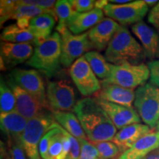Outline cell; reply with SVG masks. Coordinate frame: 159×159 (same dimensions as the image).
Listing matches in <instances>:
<instances>
[{"label": "cell", "instance_id": "6da1fadb", "mask_svg": "<svg viewBox=\"0 0 159 159\" xmlns=\"http://www.w3.org/2000/svg\"><path fill=\"white\" fill-rule=\"evenodd\" d=\"M73 111L89 141L92 143L113 141L117 129L97 99L85 97L80 99Z\"/></svg>", "mask_w": 159, "mask_h": 159}, {"label": "cell", "instance_id": "7a4b0ae2", "mask_svg": "<svg viewBox=\"0 0 159 159\" xmlns=\"http://www.w3.org/2000/svg\"><path fill=\"white\" fill-rule=\"evenodd\" d=\"M105 58L111 64L120 65L129 63L137 64L144 59L142 46L126 27H120L105 50Z\"/></svg>", "mask_w": 159, "mask_h": 159}, {"label": "cell", "instance_id": "3957f363", "mask_svg": "<svg viewBox=\"0 0 159 159\" xmlns=\"http://www.w3.org/2000/svg\"><path fill=\"white\" fill-rule=\"evenodd\" d=\"M61 56V35L57 32H55L43 42L35 45L34 53L27 64L51 77L60 69Z\"/></svg>", "mask_w": 159, "mask_h": 159}, {"label": "cell", "instance_id": "277c9868", "mask_svg": "<svg viewBox=\"0 0 159 159\" xmlns=\"http://www.w3.org/2000/svg\"><path fill=\"white\" fill-rule=\"evenodd\" d=\"M57 124L52 114L48 112L28 120L20 143L27 158L41 159L39 153V143L43 135L55 128Z\"/></svg>", "mask_w": 159, "mask_h": 159}, {"label": "cell", "instance_id": "5b68a950", "mask_svg": "<svg viewBox=\"0 0 159 159\" xmlns=\"http://www.w3.org/2000/svg\"><path fill=\"white\" fill-rule=\"evenodd\" d=\"M134 106L142 120L154 129L159 122V88L152 83L139 86L135 92Z\"/></svg>", "mask_w": 159, "mask_h": 159}, {"label": "cell", "instance_id": "8992f818", "mask_svg": "<svg viewBox=\"0 0 159 159\" xmlns=\"http://www.w3.org/2000/svg\"><path fill=\"white\" fill-rule=\"evenodd\" d=\"M150 76L148 66L144 63H125L120 65L113 64L109 77L102 80L126 89H134L139 85H144Z\"/></svg>", "mask_w": 159, "mask_h": 159}, {"label": "cell", "instance_id": "52a82bcc", "mask_svg": "<svg viewBox=\"0 0 159 159\" xmlns=\"http://www.w3.org/2000/svg\"><path fill=\"white\" fill-rule=\"evenodd\" d=\"M61 35V63L64 67H69L75 61L92 49L89 39V32L74 35L67 29Z\"/></svg>", "mask_w": 159, "mask_h": 159}, {"label": "cell", "instance_id": "ba28073f", "mask_svg": "<svg viewBox=\"0 0 159 159\" xmlns=\"http://www.w3.org/2000/svg\"><path fill=\"white\" fill-rule=\"evenodd\" d=\"M148 9V5L144 0H137L123 5L109 3L103 9V12L108 18L125 26L134 25L142 21Z\"/></svg>", "mask_w": 159, "mask_h": 159}, {"label": "cell", "instance_id": "9c48e42d", "mask_svg": "<svg viewBox=\"0 0 159 159\" xmlns=\"http://www.w3.org/2000/svg\"><path fill=\"white\" fill-rule=\"evenodd\" d=\"M69 73L73 82L83 96H91L100 91L101 83L84 56L75 61L71 66Z\"/></svg>", "mask_w": 159, "mask_h": 159}, {"label": "cell", "instance_id": "30bf717a", "mask_svg": "<svg viewBox=\"0 0 159 159\" xmlns=\"http://www.w3.org/2000/svg\"><path fill=\"white\" fill-rule=\"evenodd\" d=\"M7 84L14 93L16 100V111L27 120L47 112L46 110L52 111L48 101L43 100L24 90L11 78L8 80Z\"/></svg>", "mask_w": 159, "mask_h": 159}, {"label": "cell", "instance_id": "8fae6325", "mask_svg": "<svg viewBox=\"0 0 159 159\" xmlns=\"http://www.w3.org/2000/svg\"><path fill=\"white\" fill-rule=\"evenodd\" d=\"M47 97L52 111H69L77 104L74 89L66 80L49 82Z\"/></svg>", "mask_w": 159, "mask_h": 159}, {"label": "cell", "instance_id": "7c38bea8", "mask_svg": "<svg viewBox=\"0 0 159 159\" xmlns=\"http://www.w3.org/2000/svg\"><path fill=\"white\" fill-rule=\"evenodd\" d=\"M10 78L24 90L43 100L48 101L46 95L44 81L37 70L15 69L11 71Z\"/></svg>", "mask_w": 159, "mask_h": 159}, {"label": "cell", "instance_id": "4fadbf2b", "mask_svg": "<svg viewBox=\"0 0 159 159\" xmlns=\"http://www.w3.org/2000/svg\"><path fill=\"white\" fill-rule=\"evenodd\" d=\"M97 100L110 117L116 129L121 130L129 125L140 123V116L133 107L123 106L102 99H97Z\"/></svg>", "mask_w": 159, "mask_h": 159}, {"label": "cell", "instance_id": "5bb4252c", "mask_svg": "<svg viewBox=\"0 0 159 159\" xmlns=\"http://www.w3.org/2000/svg\"><path fill=\"white\" fill-rule=\"evenodd\" d=\"M120 27L114 20L110 18H104L89 31V39L92 49L102 51L108 47L112 38Z\"/></svg>", "mask_w": 159, "mask_h": 159}, {"label": "cell", "instance_id": "9a60e30c", "mask_svg": "<svg viewBox=\"0 0 159 159\" xmlns=\"http://www.w3.org/2000/svg\"><path fill=\"white\" fill-rule=\"evenodd\" d=\"M135 91L134 89H126L118 85L112 84L102 80L101 89L94 97L96 99H102L107 102L132 107V103L135 100Z\"/></svg>", "mask_w": 159, "mask_h": 159}, {"label": "cell", "instance_id": "2e32d148", "mask_svg": "<svg viewBox=\"0 0 159 159\" xmlns=\"http://www.w3.org/2000/svg\"><path fill=\"white\" fill-rule=\"evenodd\" d=\"M134 34L142 44L145 57L150 60L159 58V34L143 21L131 27Z\"/></svg>", "mask_w": 159, "mask_h": 159}, {"label": "cell", "instance_id": "e0dca14e", "mask_svg": "<svg viewBox=\"0 0 159 159\" xmlns=\"http://www.w3.org/2000/svg\"><path fill=\"white\" fill-rule=\"evenodd\" d=\"M34 49L31 43L2 42L1 58L9 66H15L28 61L33 56Z\"/></svg>", "mask_w": 159, "mask_h": 159}, {"label": "cell", "instance_id": "ac0fdd59", "mask_svg": "<svg viewBox=\"0 0 159 159\" xmlns=\"http://www.w3.org/2000/svg\"><path fill=\"white\" fill-rule=\"evenodd\" d=\"M151 132L152 130L147 125L137 123L119 130L112 142L119 147L122 154L138 142L139 139Z\"/></svg>", "mask_w": 159, "mask_h": 159}, {"label": "cell", "instance_id": "d6986e66", "mask_svg": "<svg viewBox=\"0 0 159 159\" xmlns=\"http://www.w3.org/2000/svg\"><path fill=\"white\" fill-rule=\"evenodd\" d=\"M27 122L28 120L16 111L0 115L1 130L7 136L9 142H13L20 144Z\"/></svg>", "mask_w": 159, "mask_h": 159}, {"label": "cell", "instance_id": "ffe728a7", "mask_svg": "<svg viewBox=\"0 0 159 159\" xmlns=\"http://www.w3.org/2000/svg\"><path fill=\"white\" fill-rule=\"evenodd\" d=\"M102 10L94 8L86 13H75L67 23V28L74 35H80L81 33L91 29L104 19Z\"/></svg>", "mask_w": 159, "mask_h": 159}, {"label": "cell", "instance_id": "44dd1931", "mask_svg": "<svg viewBox=\"0 0 159 159\" xmlns=\"http://www.w3.org/2000/svg\"><path fill=\"white\" fill-rule=\"evenodd\" d=\"M159 148V131H152L140 139L118 159L143 158L152 150Z\"/></svg>", "mask_w": 159, "mask_h": 159}, {"label": "cell", "instance_id": "7402d4cb", "mask_svg": "<svg viewBox=\"0 0 159 159\" xmlns=\"http://www.w3.org/2000/svg\"><path fill=\"white\" fill-rule=\"evenodd\" d=\"M57 20L55 13H43L31 20L29 29L35 36V45L39 44L51 36Z\"/></svg>", "mask_w": 159, "mask_h": 159}, {"label": "cell", "instance_id": "603a6c76", "mask_svg": "<svg viewBox=\"0 0 159 159\" xmlns=\"http://www.w3.org/2000/svg\"><path fill=\"white\" fill-rule=\"evenodd\" d=\"M52 114L55 122L77 140L88 139L76 115L69 111H52Z\"/></svg>", "mask_w": 159, "mask_h": 159}, {"label": "cell", "instance_id": "cb8c5ba5", "mask_svg": "<svg viewBox=\"0 0 159 159\" xmlns=\"http://www.w3.org/2000/svg\"><path fill=\"white\" fill-rule=\"evenodd\" d=\"M1 39L3 42L35 44V36L30 30L20 28L16 24L5 27L1 34Z\"/></svg>", "mask_w": 159, "mask_h": 159}, {"label": "cell", "instance_id": "d4e9b609", "mask_svg": "<svg viewBox=\"0 0 159 159\" xmlns=\"http://www.w3.org/2000/svg\"><path fill=\"white\" fill-rule=\"evenodd\" d=\"M84 57L97 77L102 80L108 78L113 64L108 63L103 55L97 51H90L84 55Z\"/></svg>", "mask_w": 159, "mask_h": 159}, {"label": "cell", "instance_id": "484cf974", "mask_svg": "<svg viewBox=\"0 0 159 159\" xmlns=\"http://www.w3.org/2000/svg\"><path fill=\"white\" fill-rule=\"evenodd\" d=\"M55 14L57 16V19L58 22L56 26V30L57 33H62L66 30H67V23L71 17L75 13V11L73 10L69 1L67 0H59L57 1L55 5Z\"/></svg>", "mask_w": 159, "mask_h": 159}, {"label": "cell", "instance_id": "4316f807", "mask_svg": "<svg viewBox=\"0 0 159 159\" xmlns=\"http://www.w3.org/2000/svg\"><path fill=\"white\" fill-rule=\"evenodd\" d=\"M16 111V100L14 93L7 83L1 79L0 84V111L8 114Z\"/></svg>", "mask_w": 159, "mask_h": 159}, {"label": "cell", "instance_id": "83f0119b", "mask_svg": "<svg viewBox=\"0 0 159 159\" xmlns=\"http://www.w3.org/2000/svg\"><path fill=\"white\" fill-rule=\"evenodd\" d=\"M46 13H55V11H46L41 7L35 5H25L21 4L20 1H18V5L16 7L14 11L12 13L10 19L17 20L21 17H27L29 19H33V18L38 16Z\"/></svg>", "mask_w": 159, "mask_h": 159}, {"label": "cell", "instance_id": "f1b7e54d", "mask_svg": "<svg viewBox=\"0 0 159 159\" xmlns=\"http://www.w3.org/2000/svg\"><path fill=\"white\" fill-rule=\"evenodd\" d=\"M92 143V142H91ZM98 150L100 159H117L122 155L120 149L113 142L93 143Z\"/></svg>", "mask_w": 159, "mask_h": 159}, {"label": "cell", "instance_id": "f546056e", "mask_svg": "<svg viewBox=\"0 0 159 159\" xmlns=\"http://www.w3.org/2000/svg\"><path fill=\"white\" fill-rule=\"evenodd\" d=\"M63 134L60 126V131L52 137L49 144L47 159H59L63 151Z\"/></svg>", "mask_w": 159, "mask_h": 159}, {"label": "cell", "instance_id": "4dcf8cb0", "mask_svg": "<svg viewBox=\"0 0 159 159\" xmlns=\"http://www.w3.org/2000/svg\"><path fill=\"white\" fill-rule=\"evenodd\" d=\"M80 155L79 159H99L98 150L93 143L88 139H80Z\"/></svg>", "mask_w": 159, "mask_h": 159}, {"label": "cell", "instance_id": "1f68e13d", "mask_svg": "<svg viewBox=\"0 0 159 159\" xmlns=\"http://www.w3.org/2000/svg\"><path fill=\"white\" fill-rule=\"evenodd\" d=\"M59 131L60 125L57 124L55 128L47 131L43 136L41 142L39 143V153L41 159H47V153H48L49 144H50L52 139Z\"/></svg>", "mask_w": 159, "mask_h": 159}, {"label": "cell", "instance_id": "d6a6232c", "mask_svg": "<svg viewBox=\"0 0 159 159\" xmlns=\"http://www.w3.org/2000/svg\"><path fill=\"white\" fill-rule=\"evenodd\" d=\"M18 5V1L14 0H2L0 2V16H1V25L6 21L9 20L12 13Z\"/></svg>", "mask_w": 159, "mask_h": 159}, {"label": "cell", "instance_id": "836d02e7", "mask_svg": "<svg viewBox=\"0 0 159 159\" xmlns=\"http://www.w3.org/2000/svg\"><path fill=\"white\" fill-rule=\"evenodd\" d=\"M69 3L77 13H86L95 8V1L93 0H70Z\"/></svg>", "mask_w": 159, "mask_h": 159}, {"label": "cell", "instance_id": "e575fe53", "mask_svg": "<svg viewBox=\"0 0 159 159\" xmlns=\"http://www.w3.org/2000/svg\"><path fill=\"white\" fill-rule=\"evenodd\" d=\"M9 159H27V155L21 144L10 142Z\"/></svg>", "mask_w": 159, "mask_h": 159}, {"label": "cell", "instance_id": "d590c367", "mask_svg": "<svg viewBox=\"0 0 159 159\" xmlns=\"http://www.w3.org/2000/svg\"><path fill=\"white\" fill-rule=\"evenodd\" d=\"M21 4H25V5H35L38 7H41L46 11H55V5L57 2L55 0H39V1H29V0H23L20 1Z\"/></svg>", "mask_w": 159, "mask_h": 159}, {"label": "cell", "instance_id": "8d00e7d4", "mask_svg": "<svg viewBox=\"0 0 159 159\" xmlns=\"http://www.w3.org/2000/svg\"><path fill=\"white\" fill-rule=\"evenodd\" d=\"M150 73V82L159 88V60L152 61L148 63Z\"/></svg>", "mask_w": 159, "mask_h": 159}, {"label": "cell", "instance_id": "74e56055", "mask_svg": "<svg viewBox=\"0 0 159 159\" xmlns=\"http://www.w3.org/2000/svg\"><path fill=\"white\" fill-rule=\"evenodd\" d=\"M71 149L66 159H79L80 155V144L76 138L70 135Z\"/></svg>", "mask_w": 159, "mask_h": 159}, {"label": "cell", "instance_id": "f35d334b", "mask_svg": "<svg viewBox=\"0 0 159 159\" xmlns=\"http://www.w3.org/2000/svg\"><path fill=\"white\" fill-rule=\"evenodd\" d=\"M148 21L159 32V2L149 13Z\"/></svg>", "mask_w": 159, "mask_h": 159}, {"label": "cell", "instance_id": "ab89813d", "mask_svg": "<svg viewBox=\"0 0 159 159\" xmlns=\"http://www.w3.org/2000/svg\"><path fill=\"white\" fill-rule=\"evenodd\" d=\"M143 159H159V148L152 150V152L144 157Z\"/></svg>", "mask_w": 159, "mask_h": 159}, {"label": "cell", "instance_id": "60d3db41", "mask_svg": "<svg viewBox=\"0 0 159 159\" xmlns=\"http://www.w3.org/2000/svg\"><path fill=\"white\" fill-rule=\"evenodd\" d=\"M108 4L109 1H108V0H98V1H95V8L99 10L104 9Z\"/></svg>", "mask_w": 159, "mask_h": 159}, {"label": "cell", "instance_id": "b9f144b4", "mask_svg": "<svg viewBox=\"0 0 159 159\" xmlns=\"http://www.w3.org/2000/svg\"><path fill=\"white\" fill-rule=\"evenodd\" d=\"M132 1H128V0H111L109 3L116 4V5H123V4H127L130 2Z\"/></svg>", "mask_w": 159, "mask_h": 159}, {"label": "cell", "instance_id": "7bdbcfd3", "mask_svg": "<svg viewBox=\"0 0 159 159\" xmlns=\"http://www.w3.org/2000/svg\"><path fill=\"white\" fill-rule=\"evenodd\" d=\"M145 3L149 6H156L157 4H158V1H156V0H144Z\"/></svg>", "mask_w": 159, "mask_h": 159}, {"label": "cell", "instance_id": "ee69618b", "mask_svg": "<svg viewBox=\"0 0 159 159\" xmlns=\"http://www.w3.org/2000/svg\"><path fill=\"white\" fill-rule=\"evenodd\" d=\"M157 130H158V131H159V122H158V126H157Z\"/></svg>", "mask_w": 159, "mask_h": 159}, {"label": "cell", "instance_id": "f6af8a7d", "mask_svg": "<svg viewBox=\"0 0 159 159\" xmlns=\"http://www.w3.org/2000/svg\"><path fill=\"white\" fill-rule=\"evenodd\" d=\"M139 159H143V158H139Z\"/></svg>", "mask_w": 159, "mask_h": 159}, {"label": "cell", "instance_id": "bcb514c9", "mask_svg": "<svg viewBox=\"0 0 159 159\" xmlns=\"http://www.w3.org/2000/svg\"><path fill=\"white\" fill-rule=\"evenodd\" d=\"M99 159H100V158H99ZM117 159H118V158H117Z\"/></svg>", "mask_w": 159, "mask_h": 159}]
</instances>
